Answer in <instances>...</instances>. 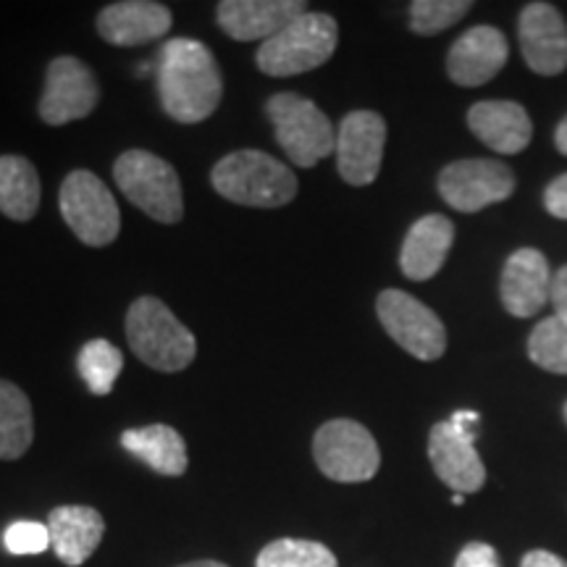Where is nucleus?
<instances>
[{
  "label": "nucleus",
  "mask_w": 567,
  "mask_h": 567,
  "mask_svg": "<svg viewBox=\"0 0 567 567\" xmlns=\"http://www.w3.org/2000/svg\"><path fill=\"white\" fill-rule=\"evenodd\" d=\"M565 421H567V405H565Z\"/></svg>",
  "instance_id": "nucleus-37"
},
{
  "label": "nucleus",
  "mask_w": 567,
  "mask_h": 567,
  "mask_svg": "<svg viewBox=\"0 0 567 567\" xmlns=\"http://www.w3.org/2000/svg\"><path fill=\"white\" fill-rule=\"evenodd\" d=\"M172 9L155 0H118L97 13V34L116 48H137L172 30Z\"/></svg>",
  "instance_id": "nucleus-15"
},
{
  "label": "nucleus",
  "mask_w": 567,
  "mask_h": 567,
  "mask_svg": "<svg viewBox=\"0 0 567 567\" xmlns=\"http://www.w3.org/2000/svg\"><path fill=\"white\" fill-rule=\"evenodd\" d=\"M528 354L544 371L567 375V323L557 316L544 318L528 339Z\"/></svg>",
  "instance_id": "nucleus-27"
},
{
  "label": "nucleus",
  "mask_w": 567,
  "mask_h": 567,
  "mask_svg": "<svg viewBox=\"0 0 567 567\" xmlns=\"http://www.w3.org/2000/svg\"><path fill=\"white\" fill-rule=\"evenodd\" d=\"M210 184L224 200L245 208H284L295 200L297 176L264 151H234L213 166Z\"/></svg>",
  "instance_id": "nucleus-2"
},
{
  "label": "nucleus",
  "mask_w": 567,
  "mask_h": 567,
  "mask_svg": "<svg viewBox=\"0 0 567 567\" xmlns=\"http://www.w3.org/2000/svg\"><path fill=\"white\" fill-rule=\"evenodd\" d=\"M384 331L417 360H439L446 352V329L434 310L402 289H384L375 300Z\"/></svg>",
  "instance_id": "nucleus-10"
},
{
  "label": "nucleus",
  "mask_w": 567,
  "mask_h": 567,
  "mask_svg": "<svg viewBox=\"0 0 567 567\" xmlns=\"http://www.w3.org/2000/svg\"><path fill=\"white\" fill-rule=\"evenodd\" d=\"M124 368V354L109 339H90L76 358V371L95 396L111 394Z\"/></svg>",
  "instance_id": "nucleus-25"
},
{
  "label": "nucleus",
  "mask_w": 567,
  "mask_h": 567,
  "mask_svg": "<svg viewBox=\"0 0 567 567\" xmlns=\"http://www.w3.org/2000/svg\"><path fill=\"white\" fill-rule=\"evenodd\" d=\"M386 147V122L375 111L347 113L337 132V168L352 187H368L381 172Z\"/></svg>",
  "instance_id": "nucleus-13"
},
{
  "label": "nucleus",
  "mask_w": 567,
  "mask_h": 567,
  "mask_svg": "<svg viewBox=\"0 0 567 567\" xmlns=\"http://www.w3.org/2000/svg\"><path fill=\"white\" fill-rule=\"evenodd\" d=\"M452 505H465V496L463 494H455V496H452Z\"/></svg>",
  "instance_id": "nucleus-36"
},
{
  "label": "nucleus",
  "mask_w": 567,
  "mask_h": 567,
  "mask_svg": "<svg viewBox=\"0 0 567 567\" xmlns=\"http://www.w3.org/2000/svg\"><path fill=\"white\" fill-rule=\"evenodd\" d=\"M122 446L132 457H137L151 471L161 476H184L187 460V442L179 431L166 423L142 425V429H130L122 434Z\"/></svg>",
  "instance_id": "nucleus-22"
},
{
  "label": "nucleus",
  "mask_w": 567,
  "mask_h": 567,
  "mask_svg": "<svg viewBox=\"0 0 567 567\" xmlns=\"http://www.w3.org/2000/svg\"><path fill=\"white\" fill-rule=\"evenodd\" d=\"M339 45L337 19L308 11L289 21L281 32L260 42L255 63L268 76H297L323 66Z\"/></svg>",
  "instance_id": "nucleus-4"
},
{
  "label": "nucleus",
  "mask_w": 567,
  "mask_h": 567,
  "mask_svg": "<svg viewBox=\"0 0 567 567\" xmlns=\"http://www.w3.org/2000/svg\"><path fill=\"white\" fill-rule=\"evenodd\" d=\"M549 292L551 274L547 258L542 252L534 250V247H520V250L509 255L499 284L502 305H505L509 316H536L549 302Z\"/></svg>",
  "instance_id": "nucleus-18"
},
{
  "label": "nucleus",
  "mask_w": 567,
  "mask_h": 567,
  "mask_svg": "<svg viewBox=\"0 0 567 567\" xmlns=\"http://www.w3.org/2000/svg\"><path fill=\"white\" fill-rule=\"evenodd\" d=\"M182 567H226L224 563H216V559H195V563H187Z\"/></svg>",
  "instance_id": "nucleus-35"
},
{
  "label": "nucleus",
  "mask_w": 567,
  "mask_h": 567,
  "mask_svg": "<svg viewBox=\"0 0 567 567\" xmlns=\"http://www.w3.org/2000/svg\"><path fill=\"white\" fill-rule=\"evenodd\" d=\"M302 13H308L302 0H221L216 6L218 27L237 42H266Z\"/></svg>",
  "instance_id": "nucleus-17"
},
{
  "label": "nucleus",
  "mask_w": 567,
  "mask_h": 567,
  "mask_svg": "<svg viewBox=\"0 0 567 567\" xmlns=\"http://www.w3.org/2000/svg\"><path fill=\"white\" fill-rule=\"evenodd\" d=\"M3 544L17 557L42 555V551L51 547V530H48V526H42V523L17 520L6 528Z\"/></svg>",
  "instance_id": "nucleus-29"
},
{
  "label": "nucleus",
  "mask_w": 567,
  "mask_h": 567,
  "mask_svg": "<svg viewBox=\"0 0 567 567\" xmlns=\"http://www.w3.org/2000/svg\"><path fill=\"white\" fill-rule=\"evenodd\" d=\"M34 442V413L30 396L13 381L0 379V460L13 463Z\"/></svg>",
  "instance_id": "nucleus-24"
},
{
  "label": "nucleus",
  "mask_w": 567,
  "mask_h": 567,
  "mask_svg": "<svg viewBox=\"0 0 567 567\" xmlns=\"http://www.w3.org/2000/svg\"><path fill=\"white\" fill-rule=\"evenodd\" d=\"M555 142H557V151L563 153V155H567V116H565L563 122H559V126H557Z\"/></svg>",
  "instance_id": "nucleus-34"
},
{
  "label": "nucleus",
  "mask_w": 567,
  "mask_h": 567,
  "mask_svg": "<svg viewBox=\"0 0 567 567\" xmlns=\"http://www.w3.org/2000/svg\"><path fill=\"white\" fill-rule=\"evenodd\" d=\"M161 105L179 124H200L221 105L224 74L216 55L195 38L163 42L155 66Z\"/></svg>",
  "instance_id": "nucleus-1"
},
{
  "label": "nucleus",
  "mask_w": 567,
  "mask_h": 567,
  "mask_svg": "<svg viewBox=\"0 0 567 567\" xmlns=\"http://www.w3.org/2000/svg\"><path fill=\"white\" fill-rule=\"evenodd\" d=\"M544 205H547L551 216L567 221V174L557 176V179L549 184L547 193H544Z\"/></svg>",
  "instance_id": "nucleus-31"
},
{
  "label": "nucleus",
  "mask_w": 567,
  "mask_h": 567,
  "mask_svg": "<svg viewBox=\"0 0 567 567\" xmlns=\"http://www.w3.org/2000/svg\"><path fill=\"white\" fill-rule=\"evenodd\" d=\"M113 179L126 200L153 221L176 224L184 216L182 179L176 168L151 151H126L113 163Z\"/></svg>",
  "instance_id": "nucleus-6"
},
{
  "label": "nucleus",
  "mask_w": 567,
  "mask_h": 567,
  "mask_svg": "<svg viewBox=\"0 0 567 567\" xmlns=\"http://www.w3.org/2000/svg\"><path fill=\"white\" fill-rule=\"evenodd\" d=\"M523 59L536 74L557 76L567 69V27L551 3H528L517 19Z\"/></svg>",
  "instance_id": "nucleus-14"
},
{
  "label": "nucleus",
  "mask_w": 567,
  "mask_h": 567,
  "mask_svg": "<svg viewBox=\"0 0 567 567\" xmlns=\"http://www.w3.org/2000/svg\"><path fill=\"white\" fill-rule=\"evenodd\" d=\"M101 101L95 74L76 55H59L48 63L45 87H42L38 113L48 126L82 122Z\"/></svg>",
  "instance_id": "nucleus-11"
},
{
  "label": "nucleus",
  "mask_w": 567,
  "mask_h": 567,
  "mask_svg": "<svg viewBox=\"0 0 567 567\" xmlns=\"http://www.w3.org/2000/svg\"><path fill=\"white\" fill-rule=\"evenodd\" d=\"M455 567H502V565H499V555H496L492 544L471 542L460 549Z\"/></svg>",
  "instance_id": "nucleus-30"
},
{
  "label": "nucleus",
  "mask_w": 567,
  "mask_h": 567,
  "mask_svg": "<svg viewBox=\"0 0 567 567\" xmlns=\"http://www.w3.org/2000/svg\"><path fill=\"white\" fill-rule=\"evenodd\" d=\"M513 193L515 174L499 161H455L439 174V195L460 213H478L488 205L505 203Z\"/></svg>",
  "instance_id": "nucleus-12"
},
{
  "label": "nucleus",
  "mask_w": 567,
  "mask_h": 567,
  "mask_svg": "<svg viewBox=\"0 0 567 567\" xmlns=\"http://www.w3.org/2000/svg\"><path fill=\"white\" fill-rule=\"evenodd\" d=\"M471 9V0H415L410 3V30L425 38L439 34L455 27Z\"/></svg>",
  "instance_id": "nucleus-28"
},
{
  "label": "nucleus",
  "mask_w": 567,
  "mask_h": 567,
  "mask_svg": "<svg viewBox=\"0 0 567 567\" xmlns=\"http://www.w3.org/2000/svg\"><path fill=\"white\" fill-rule=\"evenodd\" d=\"M455 243V224L442 213L417 218L410 226L405 243L400 250V268L408 279L429 281L442 271L446 255Z\"/></svg>",
  "instance_id": "nucleus-20"
},
{
  "label": "nucleus",
  "mask_w": 567,
  "mask_h": 567,
  "mask_svg": "<svg viewBox=\"0 0 567 567\" xmlns=\"http://www.w3.org/2000/svg\"><path fill=\"white\" fill-rule=\"evenodd\" d=\"M467 126L488 151L499 155L523 153L534 137L526 109L513 101H481L467 111Z\"/></svg>",
  "instance_id": "nucleus-19"
},
{
  "label": "nucleus",
  "mask_w": 567,
  "mask_h": 567,
  "mask_svg": "<svg viewBox=\"0 0 567 567\" xmlns=\"http://www.w3.org/2000/svg\"><path fill=\"white\" fill-rule=\"evenodd\" d=\"M258 567H339L334 551L310 538H276L258 555Z\"/></svg>",
  "instance_id": "nucleus-26"
},
{
  "label": "nucleus",
  "mask_w": 567,
  "mask_h": 567,
  "mask_svg": "<svg viewBox=\"0 0 567 567\" xmlns=\"http://www.w3.org/2000/svg\"><path fill=\"white\" fill-rule=\"evenodd\" d=\"M318 471L339 484H363L381 467V452L371 431L350 417L323 423L313 436Z\"/></svg>",
  "instance_id": "nucleus-9"
},
{
  "label": "nucleus",
  "mask_w": 567,
  "mask_h": 567,
  "mask_svg": "<svg viewBox=\"0 0 567 567\" xmlns=\"http://www.w3.org/2000/svg\"><path fill=\"white\" fill-rule=\"evenodd\" d=\"M520 567H567V563H565L563 557L551 555V551L534 549V551H528V555L520 559Z\"/></svg>",
  "instance_id": "nucleus-33"
},
{
  "label": "nucleus",
  "mask_w": 567,
  "mask_h": 567,
  "mask_svg": "<svg viewBox=\"0 0 567 567\" xmlns=\"http://www.w3.org/2000/svg\"><path fill=\"white\" fill-rule=\"evenodd\" d=\"M126 342L147 368L179 373L193 365L197 339L158 297H140L126 310Z\"/></svg>",
  "instance_id": "nucleus-3"
},
{
  "label": "nucleus",
  "mask_w": 567,
  "mask_h": 567,
  "mask_svg": "<svg viewBox=\"0 0 567 567\" xmlns=\"http://www.w3.org/2000/svg\"><path fill=\"white\" fill-rule=\"evenodd\" d=\"M42 184L38 168L24 155H0V213L17 224H27L38 216Z\"/></svg>",
  "instance_id": "nucleus-23"
},
{
  "label": "nucleus",
  "mask_w": 567,
  "mask_h": 567,
  "mask_svg": "<svg viewBox=\"0 0 567 567\" xmlns=\"http://www.w3.org/2000/svg\"><path fill=\"white\" fill-rule=\"evenodd\" d=\"M478 413L457 410L450 421L436 423L429 434V460L442 484L455 494H473L486 484L484 460L476 452Z\"/></svg>",
  "instance_id": "nucleus-8"
},
{
  "label": "nucleus",
  "mask_w": 567,
  "mask_h": 567,
  "mask_svg": "<svg viewBox=\"0 0 567 567\" xmlns=\"http://www.w3.org/2000/svg\"><path fill=\"white\" fill-rule=\"evenodd\" d=\"M509 59L507 38L496 27H473L460 34L446 55V74L460 87H481L499 74Z\"/></svg>",
  "instance_id": "nucleus-16"
},
{
  "label": "nucleus",
  "mask_w": 567,
  "mask_h": 567,
  "mask_svg": "<svg viewBox=\"0 0 567 567\" xmlns=\"http://www.w3.org/2000/svg\"><path fill=\"white\" fill-rule=\"evenodd\" d=\"M59 208L74 237L87 247H109L122 231V210L101 176L76 168L61 184Z\"/></svg>",
  "instance_id": "nucleus-7"
},
{
  "label": "nucleus",
  "mask_w": 567,
  "mask_h": 567,
  "mask_svg": "<svg viewBox=\"0 0 567 567\" xmlns=\"http://www.w3.org/2000/svg\"><path fill=\"white\" fill-rule=\"evenodd\" d=\"M549 302L555 308V316L559 321L567 323V266L559 268V271L551 276V292Z\"/></svg>",
  "instance_id": "nucleus-32"
},
{
  "label": "nucleus",
  "mask_w": 567,
  "mask_h": 567,
  "mask_svg": "<svg viewBox=\"0 0 567 567\" xmlns=\"http://www.w3.org/2000/svg\"><path fill=\"white\" fill-rule=\"evenodd\" d=\"M266 116L274 124L276 142L295 166L313 168L337 151V134L329 116L297 92H276L268 97Z\"/></svg>",
  "instance_id": "nucleus-5"
},
{
  "label": "nucleus",
  "mask_w": 567,
  "mask_h": 567,
  "mask_svg": "<svg viewBox=\"0 0 567 567\" xmlns=\"http://www.w3.org/2000/svg\"><path fill=\"white\" fill-rule=\"evenodd\" d=\"M51 547L63 565L80 567L95 555L105 534V520L97 509L84 505H63L48 515Z\"/></svg>",
  "instance_id": "nucleus-21"
}]
</instances>
